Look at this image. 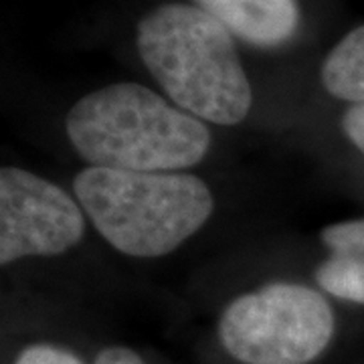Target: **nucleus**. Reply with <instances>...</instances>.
Returning <instances> with one entry per match:
<instances>
[{"label":"nucleus","mask_w":364,"mask_h":364,"mask_svg":"<svg viewBox=\"0 0 364 364\" xmlns=\"http://www.w3.org/2000/svg\"><path fill=\"white\" fill-rule=\"evenodd\" d=\"M324 90L346 104H364V25L352 28L322 63Z\"/></svg>","instance_id":"0eeeda50"},{"label":"nucleus","mask_w":364,"mask_h":364,"mask_svg":"<svg viewBox=\"0 0 364 364\" xmlns=\"http://www.w3.org/2000/svg\"><path fill=\"white\" fill-rule=\"evenodd\" d=\"M144 65L174 104L200 122L235 126L253 93L233 35L200 6L162 4L138 25Z\"/></svg>","instance_id":"f03ea898"},{"label":"nucleus","mask_w":364,"mask_h":364,"mask_svg":"<svg viewBox=\"0 0 364 364\" xmlns=\"http://www.w3.org/2000/svg\"><path fill=\"white\" fill-rule=\"evenodd\" d=\"M93 364H144L142 358L136 352L122 348V346H114V348H105L97 354Z\"/></svg>","instance_id":"f8f14e48"},{"label":"nucleus","mask_w":364,"mask_h":364,"mask_svg":"<svg viewBox=\"0 0 364 364\" xmlns=\"http://www.w3.org/2000/svg\"><path fill=\"white\" fill-rule=\"evenodd\" d=\"M67 138L91 166L178 172L207 156L208 128L140 83H112L69 109Z\"/></svg>","instance_id":"f257e3e1"},{"label":"nucleus","mask_w":364,"mask_h":364,"mask_svg":"<svg viewBox=\"0 0 364 364\" xmlns=\"http://www.w3.org/2000/svg\"><path fill=\"white\" fill-rule=\"evenodd\" d=\"M336 332L324 294L289 282L267 284L227 306L219 336L243 364H310Z\"/></svg>","instance_id":"20e7f679"},{"label":"nucleus","mask_w":364,"mask_h":364,"mask_svg":"<svg viewBox=\"0 0 364 364\" xmlns=\"http://www.w3.org/2000/svg\"><path fill=\"white\" fill-rule=\"evenodd\" d=\"M75 198L105 241L130 257H162L203 229L215 208L207 182L182 172L90 166L73 182Z\"/></svg>","instance_id":"7ed1b4c3"},{"label":"nucleus","mask_w":364,"mask_h":364,"mask_svg":"<svg viewBox=\"0 0 364 364\" xmlns=\"http://www.w3.org/2000/svg\"><path fill=\"white\" fill-rule=\"evenodd\" d=\"M320 239L330 253L363 255L364 253V217L334 223L322 229Z\"/></svg>","instance_id":"1a4fd4ad"},{"label":"nucleus","mask_w":364,"mask_h":364,"mask_svg":"<svg viewBox=\"0 0 364 364\" xmlns=\"http://www.w3.org/2000/svg\"><path fill=\"white\" fill-rule=\"evenodd\" d=\"M85 233L83 208L51 181L14 166L0 170V263L53 257Z\"/></svg>","instance_id":"39448f33"},{"label":"nucleus","mask_w":364,"mask_h":364,"mask_svg":"<svg viewBox=\"0 0 364 364\" xmlns=\"http://www.w3.org/2000/svg\"><path fill=\"white\" fill-rule=\"evenodd\" d=\"M14 364H81V360L63 348L49 344H35L21 352Z\"/></svg>","instance_id":"9b49d317"},{"label":"nucleus","mask_w":364,"mask_h":364,"mask_svg":"<svg viewBox=\"0 0 364 364\" xmlns=\"http://www.w3.org/2000/svg\"><path fill=\"white\" fill-rule=\"evenodd\" d=\"M340 128L364 166V104H346L340 117Z\"/></svg>","instance_id":"9d476101"},{"label":"nucleus","mask_w":364,"mask_h":364,"mask_svg":"<svg viewBox=\"0 0 364 364\" xmlns=\"http://www.w3.org/2000/svg\"><path fill=\"white\" fill-rule=\"evenodd\" d=\"M316 282L332 298L364 306V253H330L316 269Z\"/></svg>","instance_id":"6e6552de"},{"label":"nucleus","mask_w":364,"mask_h":364,"mask_svg":"<svg viewBox=\"0 0 364 364\" xmlns=\"http://www.w3.org/2000/svg\"><path fill=\"white\" fill-rule=\"evenodd\" d=\"M231 35L255 47H279L296 35L299 9L296 0H198Z\"/></svg>","instance_id":"423d86ee"}]
</instances>
